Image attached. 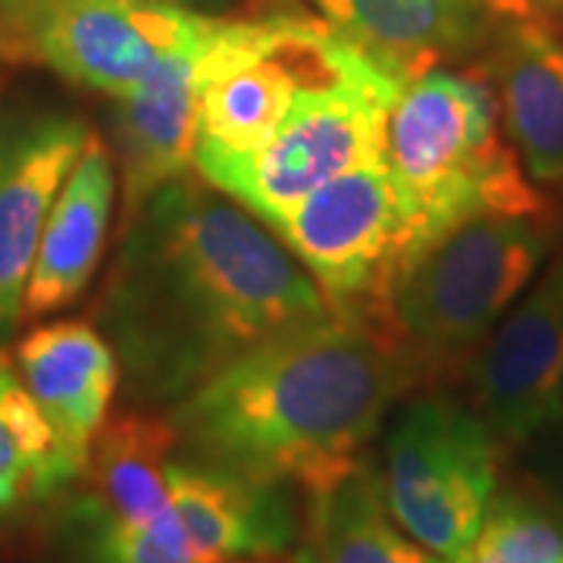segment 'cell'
<instances>
[{"instance_id": "cell-1", "label": "cell", "mask_w": 563, "mask_h": 563, "mask_svg": "<svg viewBox=\"0 0 563 563\" xmlns=\"http://www.w3.org/2000/svg\"><path fill=\"white\" fill-rule=\"evenodd\" d=\"M339 310L257 217L198 176L125 220L101 320L132 395L176 404L225 363Z\"/></svg>"}, {"instance_id": "cell-2", "label": "cell", "mask_w": 563, "mask_h": 563, "mask_svg": "<svg viewBox=\"0 0 563 563\" xmlns=\"http://www.w3.org/2000/svg\"><path fill=\"white\" fill-rule=\"evenodd\" d=\"M413 376L395 339L335 313L225 363L169 422L198 461L310 492L361 461Z\"/></svg>"}, {"instance_id": "cell-3", "label": "cell", "mask_w": 563, "mask_h": 563, "mask_svg": "<svg viewBox=\"0 0 563 563\" xmlns=\"http://www.w3.org/2000/svg\"><path fill=\"white\" fill-rule=\"evenodd\" d=\"M383 163L401 210L395 276L466 222L551 220V207L504 132L485 73L435 66L407 81L388 110Z\"/></svg>"}, {"instance_id": "cell-4", "label": "cell", "mask_w": 563, "mask_h": 563, "mask_svg": "<svg viewBox=\"0 0 563 563\" xmlns=\"http://www.w3.org/2000/svg\"><path fill=\"white\" fill-rule=\"evenodd\" d=\"M376 79L391 76L320 16L220 20L201 57L195 157L251 154L303 103Z\"/></svg>"}, {"instance_id": "cell-5", "label": "cell", "mask_w": 563, "mask_h": 563, "mask_svg": "<svg viewBox=\"0 0 563 563\" xmlns=\"http://www.w3.org/2000/svg\"><path fill=\"white\" fill-rule=\"evenodd\" d=\"M554 244L544 217H485L426 247L385 288L395 342L420 369L473 357L539 276Z\"/></svg>"}, {"instance_id": "cell-6", "label": "cell", "mask_w": 563, "mask_h": 563, "mask_svg": "<svg viewBox=\"0 0 563 563\" xmlns=\"http://www.w3.org/2000/svg\"><path fill=\"white\" fill-rule=\"evenodd\" d=\"M479 410L426 395L404 407L385 444V504L404 532L454 561L498 501L501 448Z\"/></svg>"}, {"instance_id": "cell-7", "label": "cell", "mask_w": 563, "mask_h": 563, "mask_svg": "<svg viewBox=\"0 0 563 563\" xmlns=\"http://www.w3.org/2000/svg\"><path fill=\"white\" fill-rule=\"evenodd\" d=\"M401 81L376 79L303 103L273 139L239 157H195L207 185L273 229L325 181L383 163L385 122Z\"/></svg>"}, {"instance_id": "cell-8", "label": "cell", "mask_w": 563, "mask_h": 563, "mask_svg": "<svg viewBox=\"0 0 563 563\" xmlns=\"http://www.w3.org/2000/svg\"><path fill=\"white\" fill-rule=\"evenodd\" d=\"M295 514L282 485L244 479L203 461H176L161 510L129 526H98L95 563H244L282 554Z\"/></svg>"}, {"instance_id": "cell-9", "label": "cell", "mask_w": 563, "mask_h": 563, "mask_svg": "<svg viewBox=\"0 0 563 563\" xmlns=\"http://www.w3.org/2000/svg\"><path fill=\"white\" fill-rule=\"evenodd\" d=\"M339 313L383 301L401 257V210L385 163L351 169L298 201L273 229Z\"/></svg>"}, {"instance_id": "cell-10", "label": "cell", "mask_w": 563, "mask_h": 563, "mask_svg": "<svg viewBox=\"0 0 563 563\" xmlns=\"http://www.w3.org/2000/svg\"><path fill=\"white\" fill-rule=\"evenodd\" d=\"M213 22L179 0H51L20 47L63 79L122 98Z\"/></svg>"}, {"instance_id": "cell-11", "label": "cell", "mask_w": 563, "mask_h": 563, "mask_svg": "<svg viewBox=\"0 0 563 563\" xmlns=\"http://www.w3.org/2000/svg\"><path fill=\"white\" fill-rule=\"evenodd\" d=\"M479 417L498 442L536 439L563 417V254L548 263L470 363Z\"/></svg>"}, {"instance_id": "cell-12", "label": "cell", "mask_w": 563, "mask_h": 563, "mask_svg": "<svg viewBox=\"0 0 563 563\" xmlns=\"http://www.w3.org/2000/svg\"><path fill=\"white\" fill-rule=\"evenodd\" d=\"M88 135L79 117L60 110L0 117V342L25 317V288L44 222Z\"/></svg>"}, {"instance_id": "cell-13", "label": "cell", "mask_w": 563, "mask_h": 563, "mask_svg": "<svg viewBox=\"0 0 563 563\" xmlns=\"http://www.w3.org/2000/svg\"><path fill=\"white\" fill-rule=\"evenodd\" d=\"M217 22L201 38L166 57L129 95L113 98V139L120 154L125 220L163 185L185 179L195 166L201 117V57Z\"/></svg>"}, {"instance_id": "cell-14", "label": "cell", "mask_w": 563, "mask_h": 563, "mask_svg": "<svg viewBox=\"0 0 563 563\" xmlns=\"http://www.w3.org/2000/svg\"><path fill=\"white\" fill-rule=\"evenodd\" d=\"M16 366L63 461L81 476L120 385V357L95 325L47 322L16 344Z\"/></svg>"}, {"instance_id": "cell-15", "label": "cell", "mask_w": 563, "mask_h": 563, "mask_svg": "<svg viewBox=\"0 0 563 563\" xmlns=\"http://www.w3.org/2000/svg\"><path fill=\"white\" fill-rule=\"evenodd\" d=\"M363 57L401 85L485 54L498 20L479 0H310Z\"/></svg>"}, {"instance_id": "cell-16", "label": "cell", "mask_w": 563, "mask_h": 563, "mask_svg": "<svg viewBox=\"0 0 563 563\" xmlns=\"http://www.w3.org/2000/svg\"><path fill=\"white\" fill-rule=\"evenodd\" d=\"M485 76L501 122L536 185H563V35L542 16L498 22Z\"/></svg>"}, {"instance_id": "cell-17", "label": "cell", "mask_w": 563, "mask_h": 563, "mask_svg": "<svg viewBox=\"0 0 563 563\" xmlns=\"http://www.w3.org/2000/svg\"><path fill=\"white\" fill-rule=\"evenodd\" d=\"M117 198L110 151L95 132L54 198L25 288V317H47L79 298L107 247Z\"/></svg>"}, {"instance_id": "cell-18", "label": "cell", "mask_w": 563, "mask_h": 563, "mask_svg": "<svg viewBox=\"0 0 563 563\" xmlns=\"http://www.w3.org/2000/svg\"><path fill=\"white\" fill-rule=\"evenodd\" d=\"M295 563H448L413 542L385 504L383 479L357 461L310 488L307 536Z\"/></svg>"}, {"instance_id": "cell-19", "label": "cell", "mask_w": 563, "mask_h": 563, "mask_svg": "<svg viewBox=\"0 0 563 563\" xmlns=\"http://www.w3.org/2000/svg\"><path fill=\"white\" fill-rule=\"evenodd\" d=\"M176 429L151 413L103 422L81 476H88V514L98 526L144 523L169 498Z\"/></svg>"}, {"instance_id": "cell-20", "label": "cell", "mask_w": 563, "mask_h": 563, "mask_svg": "<svg viewBox=\"0 0 563 563\" xmlns=\"http://www.w3.org/2000/svg\"><path fill=\"white\" fill-rule=\"evenodd\" d=\"M76 479L22 376L0 354V520Z\"/></svg>"}, {"instance_id": "cell-21", "label": "cell", "mask_w": 563, "mask_h": 563, "mask_svg": "<svg viewBox=\"0 0 563 563\" xmlns=\"http://www.w3.org/2000/svg\"><path fill=\"white\" fill-rule=\"evenodd\" d=\"M448 563H563V529L532 504H492L483 529Z\"/></svg>"}, {"instance_id": "cell-22", "label": "cell", "mask_w": 563, "mask_h": 563, "mask_svg": "<svg viewBox=\"0 0 563 563\" xmlns=\"http://www.w3.org/2000/svg\"><path fill=\"white\" fill-rule=\"evenodd\" d=\"M47 7H51V0H0V22L7 29V35L20 44L29 25L38 20Z\"/></svg>"}, {"instance_id": "cell-23", "label": "cell", "mask_w": 563, "mask_h": 563, "mask_svg": "<svg viewBox=\"0 0 563 563\" xmlns=\"http://www.w3.org/2000/svg\"><path fill=\"white\" fill-rule=\"evenodd\" d=\"M485 10L498 22H517V20H536L539 10L532 0H479Z\"/></svg>"}, {"instance_id": "cell-24", "label": "cell", "mask_w": 563, "mask_h": 563, "mask_svg": "<svg viewBox=\"0 0 563 563\" xmlns=\"http://www.w3.org/2000/svg\"><path fill=\"white\" fill-rule=\"evenodd\" d=\"M539 16L548 20L551 25H563V0H532Z\"/></svg>"}, {"instance_id": "cell-25", "label": "cell", "mask_w": 563, "mask_h": 563, "mask_svg": "<svg viewBox=\"0 0 563 563\" xmlns=\"http://www.w3.org/2000/svg\"><path fill=\"white\" fill-rule=\"evenodd\" d=\"M179 3H185V7H191V10H201V13H210V10H217V7H222L225 0H179Z\"/></svg>"}]
</instances>
